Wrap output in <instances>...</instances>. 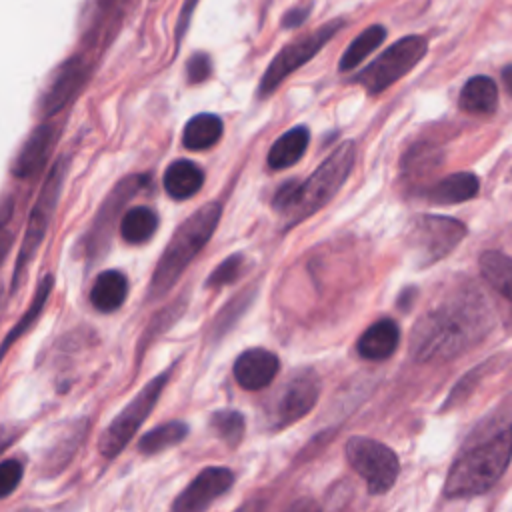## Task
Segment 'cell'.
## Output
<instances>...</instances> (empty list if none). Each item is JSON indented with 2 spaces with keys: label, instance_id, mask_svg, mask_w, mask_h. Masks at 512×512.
Masks as SVG:
<instances>
[{
  "label": "cell",
  "instance_id": "cell-13",
  "mask_svg": "<svg viewBox=\"0 0 512 512\" xmlns=\"http://www.w3.org/2000/svg\"><path fill=\"white\" fill-rule=\"evenodd\" d=\"M234 474L224 466H208L200 470L192 482L176 496L172 512H206L210 504L228 492Z\"/></svg>",
  "mask_w": 512,
  "mask_h": 512
},
{
  "label": "cell",
  "instance_id": "cell-11",
  "mask_svg": "<svg viewBox=\"0 0 512 512\" xmlns=\"http://www.w3.org/2000/svg\"><path fill=\"white\" fill-rule=\"evenodd\" d=\"M142 184H144L142 176H128L112 188V192L106 196L100 210L96 212L90 228L86 230V236L82 242L86 258L96 260L108 250L122 208L142 188Z\"/></svg>",
  "mask_w": 512,
  "mask_h": 512
},
{
  "label": "cell",
  "instance_id": "cell-37",
  "mask_svg": "<svg viewBox=\"0 0 512 512\" xmlns=\"http://www.w3.org/2000/svg\"><path fill=\"white\" fill-rule=\"evenodd\" d=\"M262 510H264V502L258 498H252V500L242 502L234 512H262Z\"/></svg>",
  "mask_w": 512,
  "mask_h": 512
},
{
  "label": "cell",
  "instance_id": "cell-28",
  "mask_svg": "<svg viewBox=\"0 0 512 512\" xmlns=\"http://www.w3.org/2000/svg\"><path fill=\"white\" fill-rule=\"evenodd\" d=\"M386 36V30L384 26L380 24H374V26H368L366 30H362L346 48V52L342 54L340 58V70L346 72V70H352L356 68L372 50H376L382 40Z\"/></svg>",
  "mask_w": 512,
  "mask_h": 512
},
{
  "label": "cell",
  "instance_id": "cell-27",
  "mask_svg": "<svg viewBox=\"0 0 512 512\" xmlns=\"http://www.w3.org/2000/svg\"><path fill=\"white\" fill-rule=\"evenodd\" d=\"M186 434H188V426L184 422H180V420L164 422L140 438L138 450L142 454H158L166 448L180 444L186 438Z\"/></svg>",
  "mask_w": 512,
  "mask_h": 512
},
{
  "label": "cell",
  "instance_id": "cell-14",
  "mask_svg": "<svg viewBox=\"0 0 512 512\" xmlns=\"http://www.w3.org/2000/svg\"><path fill=\"white\" fill-rule=\"evenodd\" d=\"M86 76H88V62L84 60V56L76 54L66 62H62L54 72L50 84L42 92L40 114L44 118L58 114L84 86Z\"/></svg>",
  "mask_w": 512,
  "mask_h": 512
},
{
  "label": "cell",
  "instance_id": "cell-1",
  "mask_svg": "<svg viewBox=\"0 0 512 512\" xmlns=\"http://www.w3.org/2000/svg\"><path fill=\"white\" fill-rule=\"evenodd\" d=\"M490 330V310L474 290H460L414 324L410 354L418 362L448 360L484 338Z\"/></svg>",
  "mask_w": 512,
  "mask_h": 512
},
{
  "label": "cell",
  "instance_id": "cell-29",
  "mask_svg": "<svg viewBox=\"0 0 512 512\" xmlns=\"http://www.w3.org/2000/svg\"><path fill=\"white\" fill-rule=\"evenodd\" d=\"M210 426L218 434V438H222L228 446H236L242 440L244 430H246L244 416L236 410L214 412L210 418Z\"/></svg>",
  "mask_w": 512,
  "mask_h": 512
},
{
  "label": "cell",
  "instance_id": "cell-16",
  "mask_svg": "<svg viewBox=\"0 0 512 512\" xmlns=\"http://www.w3.org/2000/svg\"><path fill=\"white\" fill-rule=\"evenodd\" d=\"M278 356L266 348L244 350L234 362V378L244 390H262L278 374Z\"/></svg>",
  "mask_w": 512,
  "mask_h": 512
},
{
  "label": "cell",
  "instance_id": "cell-5",
  "mask_svg": "<svg viewBox=\"0 0 512 512\" xmlns=\"http://www.w3.org/2000/svg\"><path fill=\"white\" fill-rule=\"evenodd\" d=\"M68 158L62 156L56 160V164L50 168L48 176L44 178V184L40 188V194L30 210V216H28V224H26V230H24V240H22V246L18 250V258H16V266H14V288L20 284L22 276L26 274L28 266L32 264L46 232H48V226L52 222V214L58 206V200H60V194H62V188H64V180H66V174H68Z\"/></svg>",
  "mask_w": 512,
  "mask_h": 512
},
{
  "label": "cell",
  "instance_id": "cell-8",
  "mask_svg": "<svg viewBox=\"0 0 512 512\" xmlns=\"http://www.w3.org/2000/svg\"><path fill=\"white\" fill-rule=\"evenodd\" d=\"M344 452L348 464L366 482L370 494H384L394 486L400 464L394 450L386 444L366 436H352L346 442Z\"/></svg>",
  "mask_w": 512,
  "mask_h": 512
},
{
  "label": "cell",
  "instance_id": "cell-30",
  "mask_svg": "<svg viewBox=\"0 0 512 512\" xmlns=\"http://www.w3.org/2000/svg\"><path fill=\"white\" fill-rule=\"evenodd\" d=\"M242 268H244V258L240 254H232L208 276L206 286L222 288V286L234 282L242 274Z\"/></svg>",
  "mask_w": 512,
  "mask_h": 512
},
{
  "label": "cell",
  "instance_id": "cell-25",
  "mask_svg": "<svg viewBox=\"0 0 512 512\" xmlns=\"http://www.w3.org/2000/svg\"><path fill=\"white\" fill-rule=\"evenodd\" d=\"M158 228V214L148 206H134L120 220V236L128 244L148 242Z\"/></svg>",
  "mask_w": 512,
  "mask_h": 512
},
{
  "label": "cell",
  "instance_id": "cell-9",
  "mask_svg": "<svg viewBox=\"0 0 512 512\" xmlns=\"http://www.w3.org/2000/svg\"><path fill=\"white\" fill-rule=\"evenodd\" d=\"M344 26V20H332L326 22L324 26L312 30L306 36H300L296 40H292L290 44H286L270 62V66L266 68V72L260 78L258 84V96L266 98L268 94H272L284 80L286 76H290L294 70H298L302 64H306L312 56H316L320 52V48Z\"/></svg>",
  "mask_w": 512,
  "mask_h": 512
},
{
  "label": "cell",
  "instance_id": "cell-12",
  "mask_svg": "<svg viewBox=\"0 0 512 512\" xmlns=\"http://www.w3.org/2000/svg\"><path fill=\"white\" fill-rule=\"evenodd\" d=\"M320 382L310 370L296 372L284 382L278 396L268 408V422L272 428H286L302 420L318 402Z\"/></svg>",
  "mask_w": 512,
  "mask_h": 512
},
{
  "label": "cell",
  "instance_id": "cell-10",
  "mask_svg": "<svg viewBox=\"0 0 512 512\" xmlns=\"http://www.w3.org/2000/svg\"><path fill=\"white\" fill-rule=\"evenodd\" d=\"M464 236L466 226L460 220L422 214L412 220V226L408 230V244L414 252V260L426 266L450 254Z\"/></svg>",
  "mask_w": 512,
  "mask_h": 512
},
{
  "label": "cell",
  "instance_id": "cell-22",
  "mask_svg": "<svg viewBox=\"0 0 512 512\" xmlns=\"http://www.w3.org/2000/svg\"><path fill=\"white\" fill-rule=\"evenodd\" d=\"M310 132L306 126H294L284 132L268 150V166L272 170H284L294 166L306 152Z\"/></svg>",
  "mask_w": 512,
  "mask_h": 512
},
{
  "label": "cell",
  "instance_id": "cell-2",
  "mask_svg": "<svg viewBox=\"0 0 512 512\" xmlns=\"http://www.w3.org/2000/svg\"><path fill=\"white\" fill-rule=\"evenodd\" d=\"M356 160L354 142H342L304 182L290 180L278 188L272 206L294 226L324 208L346 182Z\"/></svg>",
  "mask_w": 512,
  "mask_h": 512
},
{
  "label": "cell",
  "instance_id": "cell-19",
  "mask_svg": "<svg viewBox=\"0 0 512 512\" xmlns=\"http://www.w3.org/2000/svg\"><path fill=\"white\" fill-rule=\"evenodd\" d=\"M480 272L488 286L508 302V316L512 324V258L502 252L488 250L480 256Z\"/></svg>",
  "mask_w": 512,
  "mask_h": 512
},
{
  "label": "cell",
  "instance_id": "cell-34",
  "mask_svg": "<svg viewBox=\"0 0 512 512\" xmlns=\"http://www.w3.org/2000/svg\"><path fill=\"white\" fill-rule=\"evenodd\" d=\"M306 16H308V8H294V10H290V12L284 16L282 26H284V28H296V26H300V24L306 20Z\"/></svg>",
  "mask_w": 512,
  "mask_h": 512
},
{
  "label": "cell",
  "instance_id": "cell-35",
  "mask_svg": "<svg viewBox=\"0 0 512 512\" xmlns=\"http://www.w3.org/2000/svg\"><path fill=\"white\" fill-rule=\"evenodd\" d=\"M12 242H14V232L6 224H0V264L4 262L8 250L12 248Z\"/></svg>",
  "mask_w": 512,
  "mask_h": 512
},
{
  "label": "cell",
  "instance_id": "cell-23",
  "mask_svg": "<svg viewBox=\"0 0 512 512\" xmlns=\"http://www.w3.org/2000/svg\"><path fill=\"white\" fill-rule=\"evenodd\" d=\"M498 106V88L488 76L470 78L460 92V108L470 114H490Z\"/></svg>",
  "mask_w": 512,
  "mask_h": 512
},
{
  "label": "cell",
  "instance_id": "cell-38",
  "mask_svg": "<svg viewBox=\"0 0 512 512\" xmlns=\"http://www.w3.org/2000/svg\"><path fill=\"white\" fill-rule=\"evenodd\" d=\"M502 80H504L506 90L512 94V64H510V66H506V68L502 70Z\"/></svg>",
  "mask_w": 512,
  "mask_h": 512
},
{
  "label": "cell",
  "instance_id": "cell-21",
  "mask_svg": "<svg viewBox=\"0 0 512 512\" xmlns=\"http://www.w3.org/2000/svg\"><path fill=\"white\" fill-rule=\"evenodd\" d=\"M480 182L472 172H456L438 180L426 190V198L434 204H458L478 194Z\"/></svg>",
  "mask_w": 512,
  "mask_h": 512
},
{
  "label": "cell",
  "instance_id": "cell-20",
  "mask_svg": "<svg viewBox=\"0 0 512 512\" xmlns=\"http://www.w3.org/2000/svg\"><path fill=\"white\" fill-rule=\"evenodd\" d=\"M128 296V280L120 270H104L90 288V302L98 312L118 310Z\"/></svg>",
  "mask_w": 512,
  "mask_h": 512
},
{
  "label": "cell",
  "instance_id": "cell-32",
  "mask_svg": "<svg viewBox=\"0 0 512 512\" xmlns=\"http://www.w3.org/2000/svg\"><path fill=\"white\" fill-rule=\"evenodd\" d=\"M210 74H212V60H210L208 54L198 52V54L188 58V62H186V78H188L190 84L204 82Z\"/></svg>",
  "mask_w": 512,
  "mask_h": 512
},
{
  "label": "cell",
  "instance_id": "cell-31",
  "mask_svg": "<svg viewBox=\"0 0 512 512\" xmlns=\"http://www.w3.org/2000/svg\"><path fill=\"white\" fill-rule=\"evenodd\" d=\"M22 480V462L8 458L0 462V498L10 496Z\"/></svg>",
  "mask_w": 512,
  "mask_h": 512
},
{
  "label": "cell",
  "instance_id": "cell-6",
  "mask_svg": "<svg viewBox=\"0 0 512 512\" xmlns=\"http://www.w3.org/2000/svg\"><path fill=\"white\" fill-rule=\"evenodd\" d=\"M168 380H170V370H164L158 376H154L150 382H146L138 390V394L122 408V412H118L112 418V422L102 432L98 442V450L104 458L118 456L130 444L136 430L146 422L156 402L160 400V394L168 384Z\"/></svg>",
  "mask_w": 512,
  "mask_h": 512
},
{
  "label": "cell",
  "instance_id": "cell-17",
  "mask_svg": "<svg viewBox=\"0 0 512 512\" xmlns=\"http://www.w3.org/2000/svg\"><path fill=\"white\" fill-rule=\"evenodd\" d=\"M400 342L398 324L392 318H382L370 324L358 338V354L366 360H386L390 358Z\"/></svg>",
  "mask_w": 512,
  "mask_h": 512
},
{
  "label": "cell",
  "instance_id": "cell-24",
  "mask_svg": "<svg viewBox=\"0 0 512 512\" xmlns=\"http://www.w3.org/2000/svg\"><path fill=\"white\" fill-rule=\"evenodd\" d=\"M222 120L216 114L204 112L190 118L182 132V144L188 150H208L222 138Z\"/></svg>",
  "mask_w": 512,
  "mask_h": 512
},
{
  "label": "cell",
  "instance_id": "cell-18",
  "mask_svg": "<svg viewBox=\"0 0 512 512\" xmlns=\"http://www.w3.org/2000/svg\"><path fill=\"white\" fill-rule=\"evenodd\" d=\"M204 184L202 168L192 160H174L164 172V190L174 200L192 198Z\"/></svg>",
  "mask_w": 512,
  "mask_h": 512
},
{
  "label": "cell",
  "instance_id": "cell-39",
  "mask_svg": "<svg viewBox=\"0 0 512 512\" xmlns=\"http://www.w3.org/2000/svg\"><path fill=\"white\" fill-rule=\"evenodd\" d=\"M414 154L420 158V152H416V150H414ZM432 158H434V150H430V152H428V156H426L424 160H432ZM412 164H414V172H416V168L420 166V160H418V162H412Z\"/></svg>",
  "mask_w": 512,
  "mask_h": 512
},
{
  "label": "cell",
  "instance_id": "cell-26",
  "mask_svg": "<svg viewBox=\"0 0 512 512\" xmlns=\"http://www.w3.org/2000/svg\"><path fill=\"white\" fill-rule=\"evenodd\" d=\"M52 276L48 274V276H44L42 280H40V284L36 286V292H34V296H32V300H30V306H28V310L24 312V316L12 326V330L6 334V338L2 340V344H0V360H2V356H4V352L22 336V334H26L32 326H34V322L38 320V316L42 314V310H44V306H46V300H48V296H50V292H52Z\"/></svg>",
  "mask_w": 512,
  "mask_h": 512
},
{
  "label": "cell",
  "instance_id": "cell-4",
  "mask_svg": "<svg viewBox=\"0 0 512 512\" xmlns=\"http://www.w3.org/2000/svg\"><path fill=\"white\" fill-rule=\"evenodd\" d=\"M510 460L512 426H506L454 460L444 482V494L448 498H470L488 492L504 476Z\"/></svg>",
  "mask_w": 512,
  "mask_h": 512
},
{
  "label": "cell",
  "instance_id": "cell-33",
  "mask_svg": "<svg viewBox=\"0 0 512 512\" xmlns=\"http://www.w3.org/2000/svg\"><path fill=\"white\" fill-rule=\"evenodd\" d=\"M198 0H184L182 4V10H180V16H178V22H176V42L180 44L182 36L186 34V28L190 24V18L194 14V8H196Z\"/></svg>",
  "mask_w": 512,
  "mask_h": 512
},
{
  "label": "cell",
  "instance_id": "cell-36",
  "mask_svg": "<svg viewBox=\"0 0 512 512\" xmlns=\"http://www.w3.org/2000/svg\"><path fill=\"white\" fill-rule=\"evenodd\" d=\"M286 512H320V508L312 500L304 498V500H296Z\"/></svg>",
  "mask_w": 512,
  "mask_h": 512
},
{
  "label": "cell",
  "instance_id": "cell-15",
  "mask_svg": "<svg viewBox=\"0 0 512 512\" xmlns=\"http://www.w3.org/2000/svg\"><path fill=\"white\" fill-rule=\"evenodd\" d=\"M56 140H58L56 126H52V124L36 126L28 134V138L24 140L22 148L16 154L12 168H10L12 174L16 178H34L48 162Z\"/></svg>",
  "mask_w": 512,
  "mask_h": 512
},
{
  "label": "cell",
  "instance_id": "cell-7",
  "mask_svg": "<svg viewBox=\"0 0 512 512\" xmlns=\"http://www.w3.org/2000/svg\"><path fill=\"white\" fill-rule=\"evenodd\" d=\"M428 42L422 36H406L386 48L376 60L358 72L354 82L364 86L370 94H378L406 76L426 54Z\"/></svg>",
  "mask_w": 512,
  "mask_h": 512
},
{
  "label": "cell",
  "instance_id": "cell-3",
  "mask_svg": "<svg viewBox=\"0 0 512 512\" xmlns=\"http://www.w3.org/2000/svg\"><path fill=\"white\" fill-rule=\"evenodd\" d=\"M222 216V206L218 202H206L196 212H192L172 234L168 240L158 264L150 276L148 284V300L162 298L168 294L182 272L190 266V262L200 254V250L212 238Z\"/></svg>",
  "mask_w": 512,
  "mask_h": 512
}]
</instances>
